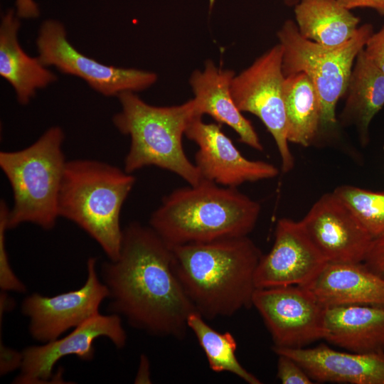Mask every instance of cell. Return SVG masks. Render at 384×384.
<instances>
[{
	"instance_id": "cell-17",
	"label": "cell",
	"mask_w": 384,
	"mask_h": 384,
	"mask_svg": "<svg viewBox=\"0 0 384 384\" xmlns=\"http://www.w3.org/2000/svg\"><path fill=\"white\" fill-rule=\"evenodd\" d=\"M235 72L217 67L207 60L203 70L192 73L189 84L194 94L199 115L208 114L219 124H225L238 135L240 142L257 151L263 145L250 120L235 105L230 91Z\"/></svg>"
},
{
	"instance_id": "cell-22",
	"label": "cell",
	"mask_w": 384,
	"mask_h": 384,
	"mask_svg": "<svg viewBox=\"0 0 384 384\" xmlns=\"http://www.w3.org/2000/svg\"><path fill=\"white\" fill-rule=\"evenodd\" d=\"M294 12L299 33L324 46L346 43L360 26V18L338 0H299L294 6Z\"/></svg>"
},
{
	"instance_id": "cell-24",
	"label": "cell",
	"mask_w": 384,
	"mask_h": 384,
	"mask_svg": "<svg viewBox=\"0 0 384 384\" xmlns=\"http://www.w3.org/2000/svg\"><path fill=\"white\" fill-rule=\"evenodd\" d=\"M187 324L197 338L213 371L233 373L249 384L262 383L238 361L235 356L237 343L230 332L222 334L216 331L197 311L188 316Z\"/></svg>"
},
{
	"instance_id": "cell-1",
	"label": "cell",
	"mask_w": 384,
	"mask_h": 384,
	"mask_svg": "<svg viewBox=\"0 0 384 384\" xmlns=\"http://www.w3.org/2000/svg\"><path fill=\"white\" fill-rule=\"evenodd\" d=\"M101 275L110 314L154 336L186 335L196 311L174 272L171 247L149 225L133 222L123 229L119 255L102 264Z\"/></svg>"
},
{
	"instance_id": "cell-23",
	"label": "cell",
	"mask_w": 384,
	"mask_h": 384,
	"mask_svg": "<svg viewBox=\"0 0 384 384\" xmlns=\"http://www.w3.org/2000/svg\"><path fill=\"white\" fill-rule=\"evenodd\" d=\"M283 94L289 143L309 146L321 133V106L309 76L296 73L284 77Z\"/></svg>"
},
{
	"instance_id": "cell-33",
	"label": "cell",
	"mask_w": 384,
	"mask_h": 384,
	"mask_svg": "<svg viewBox=\"0 0 384 384\" xmlns=\"http://www.w3.org/2000/svg\"><path fill=\"white\" fill-rule=\"evenodd\" d=\"M149 363L147 358L142 355L137 377L134 380L136 383H150Z\"/></svg>"
},
{
	"instance_id": "cell-29",
	"label": "cell",
	"mask_w": 384,
	"mask_h": 384,
	"mask_svg": "<svg viewBox=\"0 0 384 384\" xmlns=\"http://www.w3.org/2000/svg\"><path fill=\"white\" fill-rule=\"evenodd\" d=\"M363 50L367 58L384 73V25L373 33Z\"/></svg>"
},
{
	"instance_id": "cell-2",
	"label": "cell",
	"mask_w": 384,
	"mask_h": 384,
	"mask_svg": "<svg viewBox=\"0 0 384 384\" xmlns=\"http://www.w3.org/2000/svg\"><path fill=\"white\" fill-rule=\"evenodd\" d=\"M171 247L174 272L203 318L230 316L252 306L263 255L248 235Z\"/></svg>"
},
{
	"instance_id": "cell-14",
	"label": "cell",
	"mask_w": 384,
	"mask_h": 384,
	"mask_svg": "<svg viewBox=\"0 0 384 384\" xmlns=\"http://www.w3.org/2000/svg\"><path fill=\"white\" fill-rule=\"evenodd\" d=\"M300 222L327 262H363L373 239L334 192L321 196Z\"/></svg>"
},
{
	"instance_id": "cell-19",
	"label": "cell",
	"mask_w": 384,
	"mask_h": 384,
	"mask_svg": "<svg viewBox=\"0 0 384 384\" xmlns=\"http://www.w3.org/2000/svg\"><path fill=\"white\" fill-rule=\"evenodd\" d=\"M324 337L328 343L358 353L384 352V306L340 305L326 307Z\"/></svg>"
},
{
	"instance_id": "cell-34",
	"label": "cell",
	"mask_w": 384,
	"mask_h": 384,
	"mask_svg": "<svg viewBox=\"0 0 384 384\" xmlns=\"http://www.w3.org/2000/svg\"><path fill=\"white\" fill-rule=\"evenodd\" d=\"M299 0H284V3L287 6H294Z\"/></svg>"
},
{
	"instance_id": "cell-31",
	"label": "cell",
	"mask_w": 384,
	"mask_h": 384,
	"mask_svg": "<svg viewBox=\"0 0 384 384\" xmlns=\"http://www.w3.org/2000/svg\"><path fill=\"white\" fill-rule=\"evenodd\" d=\"M346 9L369 8L384 16V0H338Z\"/></svg>"
},
{
	"instance_id": "cell-32",
	"label": "cell",
	"mask_w": 384,
	"mask_h": 384,
	"mask_svg": "<svg viewBox=\"0 0 384 384\" xmlns=\"http://www.w3.org/2000/svg\"><path fill=\"white\" fill-rule=\"evenodd\" d=\"M16 14L21 18H36L39 16V9L33 0H16Z\"/></svg>"
},
{
	"instance_id": "cell-28",
	"label": "cell",
	"mask_w": 384,
	"mask_h": 384,
	"mask_svg": "<svg viewBox=\"0 0 384 384\" xmlns=\"http://www.w3.org/2000/svg\"><path fill=\"white\" fill-rule=\"evenodd\" d=\"M363 263L369 270L384 278V234L373 239Z\"/></svg>"
},
{
	"instance_id": "cell-7",
	"label": "cell",
	"mask_w": 384,
	"mask_h": 384,
	"mask_svg": "<svg viewBox=\"0 0 384 384\" xmlns=\"http://www.w3.org/2000/svg\"><path fill=\"white\" fill-rule=\"evenodd\" d=\"M373 32V25L365 23L349 41L328 46L304 38L292 19L286 20L277 31L284 76L303 72L316 90L321 106V132L336 129L338 101L344 95L358 54Z\"/></svg>"
},
{
	"instance_id": "cell-25",
	"label": "cell",
	"mask_w": 384,
	"mask_h": 384,
	"mask_svg": "<svg viewBox=\"0 0 384 384\" xmlns=\"http://www.w3.org/2000/svg\"><path fill=\"white\" fill-rule=\"evenodd\" d=\"M373 238L384 234V190L371 191L341 185L333 191Z\"/></svg>"
},
{
	"instance_id": "cell-8",
	"label": "cell",
	"mask_w": 384,
	"mask_h": 384,
	"mask_svg": "<svg viewBox=\"0 0 384 384\" xmlns=\"http://www.w3.org/2000/svg\"><path fill=\"white\" fill-rule=\"evenodd\" d=\"M282 65V48L278 43L235 75L230 91L242 112L257 116L264 124L276 144L282 170L289 172L294 167V159L287 138Z\"/></svg>"
},
{
	"instance_id": "cell-6",
	"label": "cell",
	"mask_w": 384,
	"mask_h": 384,
	"mask_svg": "<svg viewBox=\"0 0 384 384\" xmlns=\"http://www.w3.org/2000/svg\"><path fill=\"white\" fill-rule=\"evenodd\" d=\"M64 139L63 129L55 126L23 149L1 151L0 166L13 193L9 229L23 223H33L44 230L55 227L67 164L63 151Z\"/></svg>"
},
{
	"instance_id": "cell-13",
	"label": "cell",
	"mask_w": 384,
	"mask_h": 384,
	"mask_svg": "<svg viewBox=\"0 0 384 384\" xmlns=\"http://www.w3.org/2000/svg\"><path fill=\"white\" fill-rule=\"evenodd\" d=\"M102 336L108 338L118 348L124 346L127 334L120 316L99 313L64 337L24 348L20 373L14 383H46L52 377L54 366L64 356L74 355L83 361L92 360L95 356L94 341Z\"/></svg>"
},
{
	"instance_id": "cell-20",
	"label": "cell",
	"mask_w": 384,
	"mask_h": 384,
	"mask_svg": "<svg viewBox=\"0 0 384 384\" xmlns=\"http://www.w3.org/2000/svg\"><path fill=\"white\" fill-rule=\"evenodd\" d=\"M20 27L16 13L8 10L0 25V75L12 86L18 102L26 105L37 90L55 82L57 76L38 57H31L23 50L18 40Z\"/></svg>"
},
{
	"instance_id": "cell-15",
	"label": "cell",
	"mask_w": 384,
	"mask_h": 384,
	"mask_svg": "<svg viewBox=\"0 0 384 384\" xmlns=\"http://www.w3.org/2000/svg\"><path fill=\"white\" fill-rule=\"evenodd\" d=\"M327 261L314 245L300 220L277 221L274 242L257 267V288L297 285L305 287L321 273Z\"/></svg>"
},
{
	"instance_id": "cell-4",
	"label": "cell",
	"mask_w": 384,
	"mask_h": 384,
	"mask_svg": "<svg viewBox=\"0 0 384 384\" xmlns=\"http://www.w3.org/2000/svg\"><path fill=\"white\" fill-rule=\"evenodd\" d=\"M121 109L112 122L117 129L130 137L124 170L129 174L149 166L171 171L188 185L202 179L194 163L186 156L182 144L186 129L196 116L195 100L178 105L158 107L142 100L135 92L118 97ZM202 117V116H201Z\"/></svg>"
},
{
	"instance_id": "cell-3",
	"label": "cell",
	"mask_w": 384,
	"mask_h": 384,
	"mask_svg": "<svg viewBox=\"0 0 384 384\" xmlns=\"http://www.w3.org/2000/svg\"><path fill=\"white\" fill-rule=\"evenodd\" d=\"M260 204L238 188L201 179L162 198L149 226L170 247L247 236L255 227Z\"/></svg>"
},
{
	"instance_id": "cell-16",
	"label": "cell",
	"mask_w": 384,
	"mask_h": 384,
	"mask_svg": "<svg viewBox=\"0 0 384 384\" xmlns=\"http://www.w3.org/2000/svg\"><path fill=\"white\" fill-rule=\"evenodd\" d=\"M272 350L296 361L313 381L384 384V352H342L326 344L300 348L272 346Z\"/></svg>"
},
{
	"instance_id": "cell-26",
	"label": "cell",
	"mask_w": 384,
	"mask_h": 384,
	"mask_svg": "<svg viewBox=\"0 0 384 384\" xmlns=\"http://www.w3.org/2000/svg\"><path fill=\"white\" fill-rule=\"evenodd\" d=\"M9 208L3 200L0 203V287L3 292H24V284L13 272L6 248V231L8 228Z\"/></svg>"
},
{
	"instance_id": "cell-5",
	"label": "cell",
	"mask_w": 384,
	"mask_h": 384,
	"mask_svg": "<svg viewBox=\"0 0 384 384\" xmlns=\"http://www.w3.org/2000/svg\"><path fill=\"white\" fill-rule=\"evenodd\" d=\"M136 182L132 174L91 159L67 161L58 199L59 217L86 232L110 260L119 255L120 213Z\"/></svg>"
},
{
	"instance_id": "cell-10",
	"label": "cell",
	"mask_w": 384,
	"mask_h": 384,
	"mask_svg": "<svg viewBox=\"0 0 384 384\" xmlns=\"http://www.w3.org/2000/svg\"><path fill=\"white\" fill-rule=\"evenodd\" d=\"M252 306L279 348H300L324 337L326 307L306 287L257 288Z\"/></svg>"
},
{
	"instance_id": "cell-30",
	"label": "cell",
	"mask_w": 384,
	"mask_h": 384,
	"mask_svg": "<svg viewBox=\"0 0 384 384\" xmlns=\"http://www.w3.org/2000/svg\"><path fill=\"white\" fill-rule=\"evenodd\" d=\"M22 353L1 344V374L4 375L21 366Z\"/></svg>"
},
{
	"instance_id": "cell-12",
	"label": "cell",
	"mask_w": 384,
	"mask_h": 384,
	"mask_svg": "<svg viewBox=\"0 0 384 384\" xmlns=\"http://www.w3.org/2000/svg\"><path fill=\"white\" fill-rule=\"evenodd\" d=\"M185 135L198 146L194 164L203 179L238 188L247 182L270 179L279 174L273 164L245 157L219 124L206 123L201 116L192 119Z\"/></svg>"
},
{
	"instance_id": "cell-11",
	"label": "cell",
	"mask_w": 384,
	"mask_h": 384,
	"mask_svg": "<svg viewBox=\"0 0 384 384\" xmlns=\"http://www.w3.org/2000/svg\"><path fill=\"white\" fill-rule=\"evenodd\" d=\"M108 297L109 290L97 274V259L90 257L86 281L80 288L53 297L32 294L23 299L21 311L29 319L32 338L46 343L99 314Z\"/></svg>"
},
{
	"instance_id": "cell-18",
	"label": "cell",
	"mask_w": 384,
	"mask_h": 384,
	"mask_svg": "<svg viewBox=\"0 0 384 384\" xmlns=\"http://www.w3.org/2000/svg\"><path fill=\"white\" fill-rule=\"evenodd\" d=\"M325 307L340 305L384 306V278L363 262H328L305 286Z\"/></svg>"
},
{
	"instance_id": "cell-21",
	"label": "cell",
	"mask_w": 384,
	"mask_h": 384,
	"mask_svg": "<svg viewBox=\"0 0 384 384\" xmlns=\"http://www.w3.org/2000/svg\"><path fill=\"white\" fill-rule=\"evenodd\" d=\"M343 97L338 124L353 127L359 142L366 146L371 122L384 107V73L367 58L363 48L356 58Z\"/></svg>"
},
{
	"instance_id": "cell-27",
	"label": "cell",
	"mask_w": 384,
	"mask_h": 384,
	"mask_svg": "<svg viewBox=\"0 0 384 384\" xmlns=\"http://www.w3.org/2000/svg\"><path fill=\"white\" fill-rule=\"evenodd\" d=\"M278 356L277 376L283 384H312L314 381L303 368L284 354Z\"/></svg>"
},
{
	"instance_id": "cell-9",
	"label": "cell",
	"mask_w": 384,
	"mask_h": 384,
	"mask_svg": "<svg viewBox=\"0 0 384 384\" xmlns=\"http://www.w3.org/2000/svg\"><path fill=\"white\" fill-rule=\"evenodd\" d=\"M36 44L38 57L45 66L80 78L106 97L144 90L158 79L153 72L105 65L86 56L70 43L64 25L57 20L42 23Z\"/></svg>"
}]
</instances>
